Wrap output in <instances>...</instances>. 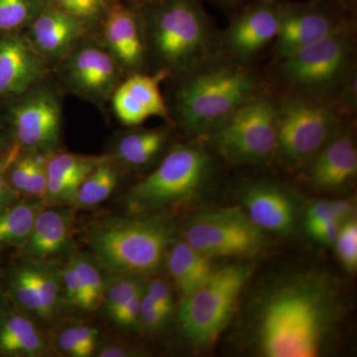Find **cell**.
Listing matches in <instances>:
<instances>
[{
    "mask_svg": "<svg viewBox=\"0 0 357 357\" xmlns=\"http://www.w3.org/2000/svg\"><path fill=\"white\" fill-rule=\"evenodd\" d=\"M338 281L319 270L274 279L249 304L248 337L258 356L316 357L332 344L344 316Z\"/></svg>",
    "mask_w": 357,
    "mask_h": 357,
    "instance_id": "1",
    "label": "cell"
},
{
    "mask_svg": "<svg viewBox=\"0 0 357 357\" xmlns=\"http://www.w3.org/2000/svg\"><path fill=\"white\" fill-rule=\"evenodd\" d=\"M166 100L169 119L191 138H204L268 86L264 70L220 51L177 77Z\"/></svg>",
    "mask_w": 357,
    "mask_h": 357,
    "instance_id": "2",
    "label": "cell"
},
{
    "mask_svg": "<svg viewBox=\"0 0 357 357\" xmlns=\"http://www.w3.org/2000/svg\"><path fill=\"white\" fill-rule=\"evenodd\" d=\"M141 11L149 66L167 79L218 51V30L202 0H158Z\"/></svg>",
    "mask_w": 357,
    "mask_h": 357,
    "instance_id": "3",
    "label": "cell"
},
{
    "mask_svg": "<svg viewBox=\"0 0 357 357\" xmlns=\"http://www.w3.org/2000/svg\"><path fill=\"white\" fill-rule=\"evenodd\" d=\"M356 26L347 28L271 61L264 70L275 91L311 96L332 103L357 73Z\"/></svg>",
    "mask_w": 357,
    "mask_h": 357,
    "instance_id": "4",
    "label": "cell"
},
{
    "mask_svg": "<svg viewBox=\"0 0 357 357\" xmlns=\"http://www.w3.org/2000/svg\"><path fill=\"white\" fill-rule=\"evenodd\" d=\"M225 163L203 138L169 148L153 172L126 196L133 213H147L188 203L213 182Z\"/></svg>",
    "mask_w": 357,
    "mask_h": 357,
    "instance_id": "5",
    "label": "cell"
},
{
    "mask_svg": "<svg viewBox=\"0 0 357 357\" xmlns=\"http://www.w3.org/2000/svg\"><path fill=\"white\" fill-rule=\"evenodd\" d=\"M174 241L172 223L155 217L109 218L88 234L100 264L112 273L140 277L159 269Z\"/></svg>",
    "mask_w": 357,
    "mask_h": 357,
    "instance_id": "6",
    "label": "cell"
},
{
    "mask_svg": "<svg viewBox=\"0 0 357 357\" xmlns=\"http://www.w3.org/2000/svg\"><path fill=\"white\" fill-rule=\"evenodd\" d=\"M203 139L229 165L266 167L274 163L278 144L275 89L268 84Z\"/></svg>",
    "mask_w": 357,
    "mask_h": 357,
    "instance_id": "7",
    "label": "cell"
},
{
    "mask_svg": "<svg viewBox=\"0 0 357 357\" xmlns=\"http://www.w3.org/2000/svg\"><path fill=\"white\" fill-rule=\"evenodd\" d=\"M276 91L278 144L274 163L298 172L352 119L325 100Z\"/></svg>",
    "mask_w": 357,
    "mask_h": 357,
    "instance_id": "8",
    "label": "cell"
},
{
    "mask_svg": "<svg viewBox=\"0 0 357 357\" xmlns=\"http://www.w3.org/2000/svg\"><path fill=\"white\" fill-rule=\"evenodd\" d=\"M255 269L253 263H234L215 269L203 285L183 297L178 326L190 344L203 349L218 340L231 321Z\"/></svg>",
    "mask_w": 357,
    "mask_h": 357,
    "instance_id": "9",
    "label": "cell"
},
{
    "mask_svg": "<svg viewBox=\"0 0 357 357\" xmlns=\"http://www.w3.org/2000/svg\"><path fill=\"white\" fill-rule=\"evenodd\" d=\"M265 231L241 206L197 213L185 223L183 239L202 255L215 257H250L265 244Z\"/></svg>",
    "mask_w": 357,
    "mask_h": 357,
    "instance_id": "10",
    "label": "cell"
},
{
    "mask_svg": "<svg viewBox=\"0 0 357 357\" xmlns=\"http://www.w3.org/2000/svg\"><path fill=\"white\" fill-rule=\"evenodd\" d=\"M352 26H356L354 0L318 3L281 0L278 33L269 51L271 61Z\"/></svg>",
    "mask_w": 357,
    "mask_h": 357,
    "instance_id": "11",
    "label": "cell"
},
{
    "mask_svg": "<svg viewBox=\"0 0 357 357\" xmlns=\"http://www.w3.org/2000/svg\"><path fill=\"white\" fill-rule=\"evenodd\" d=\"M281 0H253L229 16L218 31V51L237 62L257 65L271 49L280 22Z\"/></svg>",
    "mask_w": 357,
    "mask_h": 357,
    "instance_id": "12",
    "label": "cell"
},
{
    "mask_svg": "<svg viewBox=\"0 0 357 357\" xmlns=\"http://www.w3.org/2000/svg\"><path fill=\"white\" fill-rule=\"evenodd\" d=\"M11 110V121L21 147L32 153H52L60 139L62 105L57 91L35 86Z\"/></svg>",
    "mask_w": 357,
    "mask_h": 357,
    "instance_id": "13",
    "label": "cell"
},
{
    "mask_svg": "<svg viewBox=\"0 0 357 357\" xmlns=\"http://www.w3.org/2000/svg\"><path fill=\"white\" fill-rule=\"evenodd\" d=\"M79 41L64 58L65 81L73 91L95 102L114 95L123 73L105 45Z\"/></svg>",
    "mask_w": 357,
    "mask_h": 357,
    "instance_id": "14",
    "label": "cell"
},
{
    "mask_svg": "<svg viewBox=\"0 0 357 357\" xmlns=\"http://www.w3.org/2000/svg\"><path fill=\"white\" fill-rule=\"evenodd\" d=\"M102 21L103 45L122 70L129 75L146 73L149 59L141 7L115 0Z\"/></svg>",
    "mask_w": 357,
    "mask_h": 357,
    "instance_id": "15",
    "label": "cell"
},
{
    "mask_svg": "<svg viewBox=\"0 0 357 357\" xmlns=\"http://www.w3.org/2000/svg\"><path fill=\"white\" fill-rule=\"evenodd\" d=\"M356 119L338 132L299 171L307 184L319 191L333 192L352 184L357 176Z\"/></svg>",
    "mask_w": 357,
    "mask_h": 357,
    "instance_id": "16",
    "label": "cell"
},
{
    "mask_svg": "<svg viewBox=\"0 0 357 357\" xmlns=\"http://www.w3.org/2000/svg\"><path fill=\"white\" fill-rule=\"evenodd\" d=\"M241 201L246 215L263 231L289 236L295 229V197L281 184L268 180L248 182L241 192Z\"/></svg>",
    "mask_w": 357,
    "mask_h": 357,
    "instance_id": "17",
    "label": "cell"
},
{
    "mask_svg": "<svg viewBox=\"0 0 357 357\" xmlns=\"http://www.w3.org/2000/svg\"><path fill=\"white\" fill-rule=\"evenodd\" d=\"M46 66L28 36L0 34V98L24 95L43 79Z\"/></svg>",
    "mask_w": 357,
    "mask_h": 357,
    "instance_id": "18",
    "label": "cell"
},
{
    "mask_svg": "<svg viewBox=\"0 0 357 357\" xmlns=\"http://www.w3.org/2000/svg\"><path fill=\"white\" fill-rule=\"evenodd\" d=\"M165 79L166 75L161 73L129 75L112 95L114 112L119 121L126 126H136L152 116L168 119V107L160 89V83Z\"/></svg>",
    "mask_w": 357,
    "mask_h": 357,
    "instance_id": "19",
    "label": "cell"
},
{
    "mask_svg": "<svg viewBox=\"0 0 357 357\" xmlns=\"http://www.w3.org/2000/svg\"><path fill=\"white\" fill-rule=\"evenodd\" d=\"M89 25L57 7L49 6L28 27V38L48 62L64 59L86 34Z\"/></svg>",
    "mask_w": 357,
    "mask_h": 357,
    "instance_id": "20",
    "label": "cell"
},
{
    "mask_svg": "<svg viewBox=\"0 0 357 357\" xmlns=\"http://www.w3.org/2000/svg\"><path fill=\"white\" fill-rule=\"evenodd\" d=\"M73 227V211L63 206L42 208L37 215L24 252L34 260L60 255L69 244Z\"/></svg>",
    "mask_w": 357,
    "mask_h": 357,
    "instance_id": "21",
    "label": "cell"
},
{
    "mask_svg": "<svg viewBox=\"0 0 357 357\" xmlns=\"http://www.w3.org/2000/svg\"><path fill=\"white\" fill-rule=\"evenodd\" d=\"M165 258L169 274L183 297L203 285L215 271L211 259L192 248L184 239L174 241Z\"/></svg>",
    "mask_w": 357,
    "mask_h": 357,
    "instance_id": "22",
    "label": "cell"
},
{
    "mask_svg": "<svg viewBox=\"0 0 357 357\" xmlns=\"http://www.w3.org/2000/svg\"><path fill=\"white\" fill-rule=\"evenodd\" d=\"M171 138L172 128L165 126L129 131L117 140V159L133 168H145L168 151Z\"/></svg>",
    "mask_w": 357,
    "mask_h": 357,
    "instance_id": "23",
    "label": "cell"
},
{
    "mask_svg": "<svg viewBox=\"0 0 357 357\" xmlns=\"http://www.w3.org/2000/svg\"><path fill=\"white\" fill-rule=\"evenodd\" d=\"M0 351L9 356H41L48 352V344L31 319L11 314L0 324Z\"/></svg>",
    "mask_w": 357,
    "mask_h": 357,
    "instance_id": "24",
    "label": "cell"
},
{
    "mask_svg": "<svg viewBox=\"0 0 357 357\" xmlns=\"http://www.w3.org/2000/svg\"><path fill=\"white\" fill-rule=\"evenodd\" d=\"M41 202H23L13 204L0 215V246L25 245L31 236Z\"/></svg>",
    "mask_w": 357,
    "mask_h": 357,
    "instance_id": "25",
    "label": "cell"
},
{
    "mask_svg": "<svg viewBox=\"0 0 357 357\" xmlns=\"http://www.w3.org/2000/svg\"><path fill=\"white\" fill-rule=\"evenodd\" d=\"M119 180V169L114 160L107 157L86 176L72 203L79 208H91L102 203L114 191Z\"/></svg>",
    "mask_w": 357,
    "mask_h": 357,
    "instance_id": "26",
    "label": "cell"
},
{
    "mask_svg": "<svg viewBox=\"0 0 357 357\" xmlns=\"http://www.w3.org/2000/svg\"><path fill=\"white\" fill-rule=\"evenodd\" d=\"M49 6V0H0V34L29 27Z\"/></svg>",
    "mask_w": 357,
    "mask_h": 357,
    "instance_id": "27",
    "label": "cell"
},
{
    "mask_svg": "<svg viewBox=\"0 0 357 357\" xmlns=\"http://www.w3.org/2000/svg\"><path fill=\"white\" fill-rule=\"evenodd\" d=\"M30 268L43 306L44 321H50L60 307L63 291L61 275L40 260L32 262Z\"/></svg>",
    "mask_w": 357,
    "mask_h": 357,
    "instance_id": "28",
    "label": "cell"
},
{
    "mask_svg": "<svg viewBox=\"0 0 357 357\" xmlns=\"http://www.w3.org/2000/svg\"><path fill=\"white\" fill-rule=\"evenodd\" d=\"M88 296L91 311L102 304L107 284L98 262L86 255H73L70 259Z\"/></svg>",
    "mask_w": 357,
    "mask_h": 357,
    "instance_id": "29",
    "label": "cell"
},
{
    "mask_svg": "<svg viewBox=\"0 0 357 357\" xmlns=\"http://www.w3.org/2000/svg\"><path fill=\"white\" fill-rule=\"evenodd\" d=\"M109 156H86L74 153H51L46 163L47 178L86 177Z\"/></svg>",
    "mask_w": 357,
    "mask_h": 357,
    "instance_id": "30",
    "label": "cell"
},
{
    "mask_svg": "<svg viewBox=\"0 0 357 357\" xmlns=\"http://www.w3.org/2000/svg\"><path fill=\"white\" fill-rule=\"evenodd\" d=\"M13 293L26 312L34 314L36 318L43 319L44 311L41 299L31 272L30 264L20 267L14 274L13 280Z\"/></svg>",
    "mask_w": 357,
    "mask_h": 357,
    "instance_id": "31",
    "label": "cell"
},
{
    "mask_svg": "<svg viewBox=\"0 0 357 357\" xmlns=\"http://www.w3.org/2000/svg\"><path fill=\"white\" fill-rule=\"evenodd\" d=\"M144 289L145 286L140 276L117 275L114 280L107 284V291H105L102 304H105L107 314L112 317L115 312L128 304L136 294L140 293Z\"/></svg>",
    "mask_w": 357,
    "mask_h": 357,
    "instance_id": "32",
    "label": "cell"
},
{
    "mask_svg": "<svg viewBox=\"0 0 357 357\" xmlns=\"http://www.w3.org/2000/svg\"><path fill=\"white\" fill-rule=\"evenodd\" d=\"M354 204L351 199H318L307 206L305 222L331 220L344 223L354 218Z\"/></svg>",
    "mask_w": 357,
    "mask_h": 357,
    "instance_id": "33",
    "label": "cell"
},
{
    "mask_svg": "<svg viewBox=\"0 0 357 357\" xmlns=\"http://www.w3.org/2000/svg\"><path fill=\"white\" fill-rule=\"evenodd\" d=\"M115 0H49L50 6L76 16L86 24L102 21Z\"/></svg>",
    "mask_w": 357,
    "mask_h": 357,
    "instance_id": "34",
    "label": "cell"
},
{
    "mask_svg": "<svg viewBox=\"0 0 357 357\" xmlns=\"http://www.w3.org/2000/svg\"><path fill=\"white\" fill-rule=\"evenodd\" d=\"M338 260L349 272L357 268V222L356 218L342 223L335 243Z\"/></svg>",
    "mask_w": 357,
    "mask_h": 357,
    "instance_id": "35",
    "label": "cell"
},
{
    "mask_svg": "<svg viewBox=\"0 0 357 357\" xmlns=\"http://www.w3.org/2000/svg\"><path fill=\"white\" fill-rule=\"evenodd\" d=\"M60 275L63 290L65 291L68 302L77 309L91 311L88 296L70 261L68 262Z\"/></svg>",
    "mask_w": 357,
    "mask_h": 357,
    "instance_id": "36",
    "label": "cell"
},
{
    "mask_svg": "<svg viewBox=\"0 0 357 357\" xmlns=\"http://www.w3.org/2000/svg\"><path fill=\"white\" fill-rule=\"evenodd\" d=\"M169 317L170 314L160 309L144 290L141 299L139 328L145 332L153 333L165 325Z\"/></svg>",
    "mask_w": 357,
    "mask_h": 357,
    "instance_id": "37",
    "label": "cell"
},
{
    "mask_svg": "<svg viewBox=\"0 0 357 357\" xmlns=\"http://www.w3.org/2000/svg\"><path fill=\"white\" fill-rule=\"evenodd\" d=\"M144 290L136 294L128 304L124 305L110 317L116 325L124 328H139L141 299Z\"/></svg>",
    "mask_w": 357,
    "mask_h": 357,
    "instance_id": "38",
    "label": "cell"
},
{
    "mask_svg": "<svg viewBox=\"0 0 357 357\" xmlns=\"http://www.w3.org/2000/svg\"><path fill=\"white\" fill-rule=\"evenodd\" d=\"M342 223L331 220H316L305 222L307 234L319 243L333 244Z\"/></svg>",
    "mask_w": 357,
    "mask_h": 357,
    "instance_id": "39",
    "label": "cell"
},
{
    "mask_svg": "<svg viewBox=\"0 0 357 357\" xmlns=\"http://www.w3.org/2000/svg\"><path fill=\"white\" fill-rule=\"evenodd\" d=\"M145 292L154 301L155 304L168 314L174 311V299L170 286L163 279H153L145 287Z\"/></svg>",
    "mask_w": 357,
    "mask_h": 357,
    "instance_id": "40",
    "label": "cell"
},
{
    "mask_svg": "<svg viewBox=\"0 0 357 357\" xmlns=\"http://www.w3.org/2000/svg\"><path fill=\"white\" fill-rule=\"evenodd\" d=\"M32 157L31 172L25 194L36 198H45L47 192L46 164L40 163Z\"/></svg>",
    "mask_w": 357,
    "mask_h": 357,
    "instance_id": "41",
    "label": "cell"
},
{
    "mask_svg": "<svg viewBox=\"0 0 357 357\" xmlns=\"http://www.w3.org/2000/svg\"><path fill=\"white\" fill-rule=\"evenodd\" d=\"M32 157L25 156L17 160L10 174L11 187L16 192H25L31 172Z\"/></svg>",
    "mask_w": 357,
    "mask_h": 357,
    "instance_id": "42",
    "label": "cell"
},
{
    "mask_svg": "<svg viewBox=\"0 0 357 357\" xmlns=\"http://www.w3.org/2000/svg\"><path fill=\"white\" fill-rule=\"evenodd\" d=\"M58 347L64 354L74 357H86L83 347L75 335L73 326L65 328L58 337Z\"/></svg>",
    "mask_w": 357,
    "mask_h": 357,
    "instance_id": "43",
    "label": "cell"
},
{
    "mask_svg": "<svg viewBox=\"0 0 357 357\" xmlns=\"http://www.w3.org/2000/svg\"><path fill=\"white\" fill-rule=\"evenodd\" d=\"M73 330L83 347L84 356H91L95 352L96 347L98 333L96 328L86 325H77L73 326Z\"/></svg>",
    "mask_w": 357,
    "mask_h": 357,
    "instance_id": "44",
    "label": "cell"
},
{
    "mask_svg": "<svg viewBox=\"0 0 357 357\" xmlns=\"http://www.w3.org/2000/svg\"><path fill=\"white\" fill-rule=\"evenodd\" d=\"M17 199V192L7 184L3 177L0 175V215L13 206Z\"/></svg>",
    "mask_w": 357,
    "mask_h": 357,
    "instance_id": "45",
    "label": "cell"
},
{
    "mask_svg": "<svg viewBox=\"0 0 357 357\" xmlns=\"http://www.w3.org/2000/svg\"><path fill=\"white\" fill-rule=\"evenodd\" d=\"M210 1L230 16L238 11L239 9L243 8V6H248L253 0H210Z\"/></svg>",
    "mask_w": 357,
    "mask_h": 357,
    "instance_id": "46",
    "label": "cell"
},
{
    "mask_svg": "<svg viewBox=\"0 0 357 357\" xmlns=\"http://www.w3.org/2000/svg\"><path fill=\"white\" fill-rule=\"evenodd\" d=\"M133 351L130 349H126L122 345H105L102 349H100L98 356L102 357H126L132 356Z\"/></svg>",
    "mask_w": 357,
    "mask_h": 357,
    "instance_id": "47",
    "label": "cell"
},
{
    "mask_svg": "<svg viewBox=\"0 0 357 357\" xmlns=\"http://www.w3.org/2000/svg\"><path fill=\"white\" fill-rule=\"evenodd\" d=\"M128 1L132 2L136 6L143 7L154 3V2L158 1V0H128Z\"/></svg>",
    "mask_w": 357,
    "mask_h": 357,
    "instance_id": "48",
    "label": "cell"
},
{
    "mask_svg": "<svg viewBox=\"0 0 357 357\" xmlns=\"http://www.w3.org/2000/svg\"><path fill=\"white\" fill-rule=\"evenodd\" d=\"M309 2H312V3H318V2L325 1V0H307Z\"/></svg>",
    "mask_w": 357,
    "mask_h": 357,
    "instance_id": "49",
    "label": "cell"
}]
</instances>
